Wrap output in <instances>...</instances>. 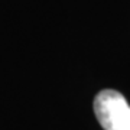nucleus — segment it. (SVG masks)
Instances as JSON below:
<instances>
[{
  "label": "nucleus",
  "mask_w": 130,
  "mask_h": 130,
  "mask_svg": "<svg viewBox=\"0 0 130 130\" xmlns=\"http://www.w3.org/2000/svg\"><path fill=\"white\" fill-rule=\"evenodd\" d=\"M94 113L104 130H130V106L119 91H100L94 98Z\"/></svg>",
  "instance_id": "nucleus-1"
}]
</instances>
